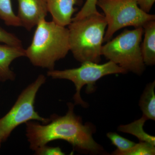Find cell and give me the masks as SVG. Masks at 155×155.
<instances>
[{
    "instance_id": "cell-4",
    "label": "cell",
    "mask_w": 155,
    "mask_h": 155,
    "mask_svg": "<svg viewBox=\"0 0 155 155\" xmlns=\"http://www.w3.org/2000/svg\"><path fill=\"white\" fill-rule=\"evenodd\" d=\"M143 32V27L131 30L125 29L102 46L101 55L127 72L141 75L145 70L141 50Z\"/></svg>"
},
{
    "instance_id": "cell-6",
    "label": "cell",
    "mask_w": 155,
    "mask_h": 155,
    "mask_svg": "<svg viewBox=\"0 0 155 155\" xmlns=\"http://www.w3.org/2000/svg\"><path fill=\"white\" fill-rule=\"evenodd\" d=\"M81 64L80 67L74 69L49 70L47 75L54 79H65L72 81L75 84L76 89L73 97L75 104L84 107L88 106L81 97V90L84 85H87V93H91L95 91L96 82L101 78L111 74H125L127 72L110 61L102 64L90 61Z\"/></svg>"
},
{
    "instance_id": "cell-9",
    "label": "cell",
    "mask_w": 155,
    "mask_h": 155,
    "mask_svg": "<svg viewBox=\"0 0 155 155\" xmlns=\"http://www.w3.org/2000/svg\"><path fill=\"white\" fill-rule=\"evenodd\" d=\"M48 12L52 21L58 25L66 27L72 22L73 14L77 9L75 6H81L83 0H45Z\"/></svg>"
},
{
    "instance_id": "cell-8",
    "label": "cell",
    "mask_w": 155,
    "mask_h": 155,
    "mask_svg": "<svg viewBox=\"0 0 155 155\" xmlns=\"http://www.w3.org/2000/svg\"><path fill=\"white\" fill-rule=\"evenodd\" d=\"M17 16L21 26L31 31L41 19H45L48 10L45 0H17Z\"/></svg>"
},
{
    "instance_id": "cell-7",
    "label": "cell",
    "mask_w": 155,
    "mask_h": 155,
    "mask_svg": "<svg viewBox=\"0 0 155 155\" xmlns=\"http://www.w3.org/2000/svg\"><path fill=\"white\" fill-rule=\"evenodd\" d=\"M46 80V78L44 75H39L36 80L20 94L8 114L0 119V138L2 141L6 140L17 126L30 120L40 121L43 124L50 122V118L40 116L34 107L37 93Z\"/></svg>"
},
{
    "instance_id": "cell-18",
    "label": "cell",
    "mask_w": 155,
    "mask_h": 155,
    "mask_svg": "<svg viewBox=\"0 0 155 155\" xmlns=\"http://www.w3.org/2000/svg\"><path fill=\"white\" fill-rule=\"evenodd\" d=\"M0 42L11 45L22 46V41L17 36L1 27H0Z\"/></svg>"
},
{
    "instance_id": "cell-5",
    "label": "cell",
    "mask_w": 155,
    "mask_h": 155,
    "mask_svg": "<svg viewBox=\"0 0 155 155\" xmlns=\"http://www.w3.org/2000/svg\"><path fill=\"white\" fill-rule=\"evenodd\" d=\"M97 6L102 10L107 22L104 42L110 41L116 31L127 26L143 27L155 20V15L145 13L136 0H97Z\"/></svg>"
},
{
    "instance_id": "cell-11",
    "label": "cell",
    "mask_w": 155,
    "mask_h": 155,
    "mask_svg": "<svg viewBox=\"0 0 155 155\" xmlns=\"http://www.w3.org/2000/svg\"><path fill=\"white\" fill-rule=\"evenodd\" d=\"M143 28L144 33L141 44L143 59L145 65L152 66L155 64V20L147 22Z\"/></svg>"
},
{
    "instance_id": "cell-21",
    "label": "cell",
    "mask_w": 155,
    "mask_h": 155,
    "mask_svg": "<svg viewBox=\"0 0 155 155\" xmlns=\"http://www.w3.org/2000/svg\"><path fill=\"white\" fill-rule=\"evenodd\" d=\"M2 140L0 138V147H1V143H2Z\"/></svg>"
},
{
    "instance_id": "cell-19",
    "label": "cell",
    "mask_w": 155,
    "mask_h": 155,
    "mask_svg": "<svg viewBox=\"0 0 155 155\" xmlns=\"http://www.w3.org/2000/svg\"><path fill=\"white\" fill-rule=\"evenodd\" d=\"M35 153L38 155H64L65 153L62 152L59 147H48L45 145L40 147L35 150Z\"/></svg>"
},
{
    "instance_id": "cell-16",
    "label": "cell",
    "mask_w": 155,
    "mask_h": 155,
    "mask_svg": "<svg viewBox=\"0 0 155 155\" xmlns=\"http://www.w3.org/2000/svg\"><path fill=\"white\" fill-rule=\"evenodd\" d=\"M107 137L112 142V143L117 147V150L113 153L114 155L117 153L122 152L127 150L136 144L134 142L128 140L114 132L108 133L107 134Z\"/></svg>"
},
{
    "instance_id": "cell-12",
    "label": "cell",
    "mask_w": 155,
    "mask_h": 155,
    "mask_svg": "<svg viewBox=\"0 0 155 155\" xmlns=\"http://www.w3.org/2000/svg\"><path fill=\"white\" fill-rule=\"evenodd\" d=\"M155 81L147 84L140 100L139 106L143 116L147 120L155 119Z\"/></svg>"
},
{
    "instance_id": "cell-13",
    "label": "cell",
    "mask_w": 155,
    "mask_h": 155,
    "mask_svg": "<svg viewBox=\"0 0 155 155\" xmlns=\"http://www.w3.org/2000/svg\"><path fill=\"white\" fill-rule=\"evenodd\" d=\"M147 120L144 116H142L140 119L128 125H120L118 127V130L130 134L137 137L140 141L146 142L155 146V137L149 135L143 130V125Z\"/></svg>"
},
{
    "instance_id": "cell-17",
    "label": "cell",
    "mask_w": 155,
    "mask_h": 155,
    "mask_svg": "<svg viewBox=\"0 0 155 155\" xmlns=\"http://www.w3.org/2000/svg\"><path fill=\"white\" fill-rule=\"evenodd\" d=\"M97 0H86L82 8L72 18V21L78 20L91 14L98 13L97 9Z\"/></svg>"
},
{
    "instance_id": "cell-10",
    "label": "cell",
    "mask_w": 155,
    "mask_h": 155,
    "mask_svg": "<svg viewBox=\"0 0 155 155\" xmlns=\"http://www.w3.org/2000/svg\"><path fill=\"white\" fill-rule=\"evenodd\" d=\"M25 57V49L22 46L0 45V81L14 80L15 73L10 69L13 61L20 57Z\"/></svg>"
},
{
    "instance_id": "cell-1",
    "label": "cell",
    "mask_w": 155,
    "mask_h": 155,
    "mask_svg": "<svg viewBox=\"0 0 155 155\" xmlns=\"http://www.w3.org/2000/svg\"><path fill=\"white\" fill-rule=\"evenodd\" d=\"M68 111L65 116L53 115L45 125L29 121L26 122V134L33 150L57 140H66L75 148L91 153H98L102 150L101 146L93 138L94 128L91 124L83 125L80 117L74 112V105L68 104Z\"/></svg>"
},
{
    "instance_id": "cell-15",
    "label": "cell",
    "mask_w": 155,
    "mask_h": 155,
    "mask_svg": "<svg viewBox=\"0 0 155 155\" xmlns=\"http://www.w3.org/2000/svg\"><path fill=\"white\" fill-rule=\"evenodd\" d=\"M155 154V146L146 142L140 141L127 150L117 153L116 155H153Z\"/></svg>"
},
{
    "instance_id": "cell-20",
    "label": "cell",
    "mask_w": 155,
    "mask_h": 155,
    "mask_svg": "<svg viewBox=\"0 0 155 155\" xmlns=\"http://www.w3.org/2000/svg\"><path fill=\"white\" fill-rule=\"evenodd\" d=\"M140 8L145 13L149 14L155 2V0H136Z\"/></svg>"
},
{
    "instance_id": "cell-2",
    "label": "cell",
    "mask_w": 155,
    "mask_h": 155,
    "mask_svg": "<svg viewBox=\"0 0 155 155\" xmlns=\"http://www.w3.org/2000/svg\"><path fill=\"white\" fill-rule=\"evenodd\" d=\"M36 26L31 43L25 49V57L35 67L54 70L56 62L70 51L69 30L45 19Z\"/></svg>"
},
{
    "instance_id": "cell-3",
    "label": "cell",
    "mask_w": 155,
    "mask_h": 155,
    "mask_svg": "<svg viewBox=\"0 0 155 155\" xmlns=\"http://www.w3.org/2000/svg\"><path fill=\"white\" fill-rule=\"evenodd\" d=\"M107 27L104 16L99 12L72 21L68 28L69 49L77 61L100 63Z\"/></svg>"
},
{
    "instance_id": "cell-14",
    "label": "cell",
    "mask_w": 155,
    "mask_h": 155,
    "mask_svg": "<svg viewBox=\"0 0 155 155\" xmlns=\"http://www.w3.org/2000/svg\"><path fill=\"white\" fill-rule=\"evenodd\" d=\"M0 19L8 26H21L17 15L13 11L11 0H0Z\"/></svg>"
}]
</instances>
